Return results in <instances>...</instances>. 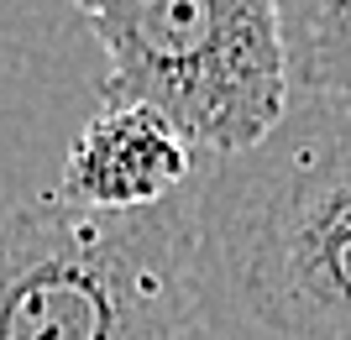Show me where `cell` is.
<instances>
[{
  "label": "cell",
  "instance_id": "obj_1",
  "mask_svg": "<svg viewBox=\"0 0 351 340\" xmlns=\"http://www.w3.org/2000/svg\"><path fill=\"white\" fill-rule=\"evenodd\" d=\"M199 330L351 340V105L299 100L189 194Z\"/></svg>",
  "mask_w": 351,
  "mask_h": 340
},
{
  "label": "cell",
  "instance_id": "obj_2",
  "mask_svg": "<svg viewBox=\"0 0 351 340\" xmlns=\"http://www.w3.org/2000/svg\"><path fill=\"white\" fill-rule=\"evenodd\" d=\"M199 325L194 209L37 194L0 220V340H184Z\"/></svg>",
  "mask_w": 351,
  "mask_h": 340
},
{
  "label": "cell",
  "instance_id": "obj_3",
  "mask_svg": "<svg viewBox=\"0 0 351 340\" xmlns=\"http://www.w3.org/2000/svg\"><path fill=\"white\" fill-rule=\"evenodd\" d=\"M105 47V105H152L199 157H236L293 105L273 0H69Z\"/></svg>",
  "mask_w": 351,
  "mask_h": 340
},
{
  "label": "cell",
  "instance_id": "obj_4",
  "mask_svg": "<svg viewBox=\"0 0 351 340\" xmlns=\"http://www.w3.org/2000/svg\"><path fill=\"white\" fill-rule=\"evenodd\" d=\"M194 157L184 131L152 105H100L63 157L58 194L84 209H147L189 183Z\"/></svg>",
  "mask_w": 351,
  "mask_h": 340
},
{
  "label": "cell",
  "instance_id": "obj_5",
  "mask_svg": "<svg viewBox=\"0 0 351 340\" xmlns=\"http://www.w3.org/2000/svg\"><path fill=\"white\" fill-rule=\"evenodd\" d=\"M299 100L351 105V0H273Z\"/></svg>",
  "mask_w": 351,
  "mask_h": 340
}]
</instances>
